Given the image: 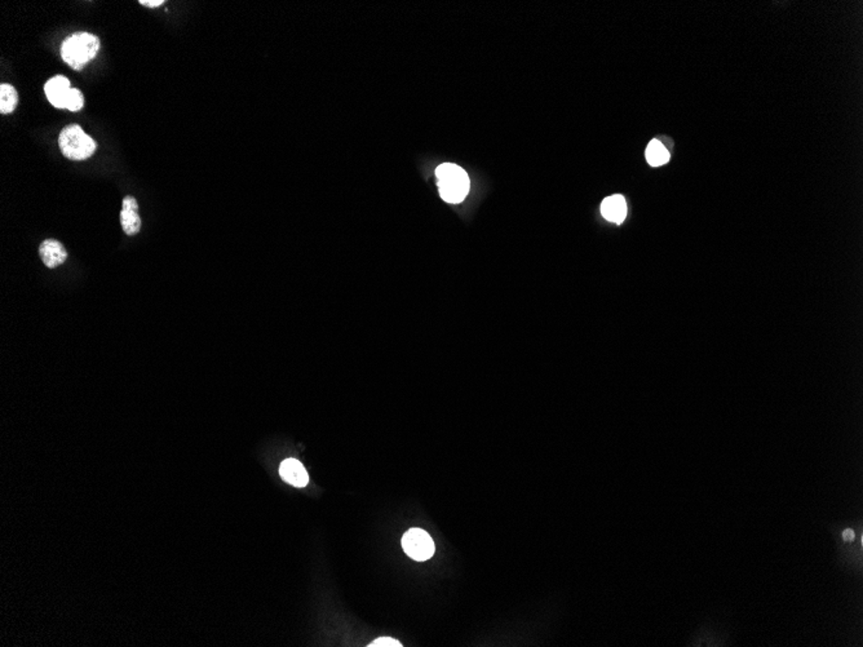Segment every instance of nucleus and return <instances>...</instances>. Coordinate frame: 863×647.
I'll list each match as a JSON object with an SVG mask.
<instances>
[{"instance_id":"1","label":"nucleus","mask_w":863,"mask_h":647,"mask_svg":"<svg viewBox=\"0 0 863 647\" xmlns=\"http://www.w3.org/2000/svg\"><path fill=\"white\" fill-rule=\"evenodd\" d=\"M100 47V39L97 36L91 33H75L67 36L63 42L61 58L65 64L80 72L97 56Z\"/></svg>"},{"instance_id":"2","label":"nucleus","mask_w":863,"mask_h":647,"mask_svg":"<svg viewBox=\"0 0 863 647\" xmlns=\"http://www.w3.org/2000/svg\"><path fill=\"white\" fill-rule=\"evenodd\" d=\"M438 189L447 203H460L470 192V178L457 164L445 163L435 171Z\"/></svg>"},{"instance_id":"3","label":"nucleus","mask_w":863,"mask_h":647,"mask_svg":"<svg viewBox=\"0 0 863 647\" xmlns=\"http://www.w3.org/2000/svg\"><path fill=\"white\" fill-rule=\"evenodd\" d=\"M58 145L64 157L70 161L88 159L97 149L92 137L87 135L78 124H70L61 131L58 136Z\"/></svg>"},{"instance_id":"4","label":"nucleus","mask_w":863,"mask_h":647,"mask_svg":"<svg viewBox=\"0 0 863 647\" xmlns=\"http://www.w3.org/2000/svg\"><path fill=\"white\" fill-rule=\"evenodd\" d=\"M402 548L415 561H427L435 555V543L429 533L421 528H411L402 538Z\"/></svg>"},{"instance_id":"5","label":"nucleus","mask_w":863,"mask_h":647,"mask_svg":"<svg viewBox=\"0 0 863 647\" xmlns=\"http://www.w3.org/2000/svg\"><path fill=\"white\" fill-rule=\"evenodd\" d=\"M70 91H72L70 80L63 75H56V77L50 78L44 86V92H45L47 99L56 109H65Z\"/></svg>"},{"instance_id":"6","label":"nucleus","mask_w":863,"mask_h":647,"mask_svg":"<svg viewBox=\"0 0 863 647\" xmlns=\"http://www.w3.org/2000/svg\"><path fill=\"white\" fill-rule=\"evenodd\" d=\"M121 225L126 234L132 236L141 229V219L139 216V203L134 197H126L123 200L121 211Z\"/></svg>"},{"instance_id":"7","label":"nucleus","mask_w":863,"mask_h":647,"mask_svg":"<svg viewBox=\"0 0 863 647\" xmlns=\"http://www.w3.org/2000/svg\"><path fill=\"white\" fill-rule=\"evenodd\" d=\"M279 474L283 481L295 487H304L309 482L307 469L296 459L283 460L279 467Z\"/></svg>"},{"instance_id":"8","label":"nucleus","mask_w":863,"mask_h":647,"mask_svg":"<svg viewBox=\"0 0 863 647\" xmlns=\"http://www.w3.org/2000/svg\"><path fill=\"white\" fill-rule=\"evenodd\" d=\"M39 256L42 257L47 268L55 269L66 261L67 251L64 244L56 239H45L39 247Z\"/></svg>"},{"instance_id":"9","label":"nucleus","mask_w":863,"mask_h":647,"mask_svg":"<svg viewBox=\"0 0 863 647\" xmlns=\"http://www.w3.org/2000/svg\"><path fill=\"white\" fill-rule=\"evenodd\" d=\"M601 214L607 221L622 224L627 216V203L622 195H612L605 198L601 205Z\"/></svg>"},{"instance_id":"10","label":"nucleus","mask_w":863,"mask_h":647,"mask_svg":"<svg viewBox=\"0 0 863 647\" xmlns=\"http://www.w3.org/2000/svg\"><path fill=\"white\" fill-rule=\"evenodd\" d=\"M646 161L650 165L659 167L670 161V153L659 140H653L646 148Z\"/></svg>"},{"instance_id":"11","label":"nucleus","mask_w":863,"mask_h":647,"mask_svg":"<svg viewBox=\"0 0 863 647\" xmlns=\"http://www.w3.org/2000/svg\"><path fill=\"white\" fill-rule=\"evenodd\" d=\"M18 105V93L16 91V88L11 85H1L0 86V113L1 114H11L16 110V107Z\"/></svg>"},{"instance_id":"12","label":"nucleus","mask_w":863,"mask_h":647,"mask_svg":"<svg viewBox=\"0 0 863 647\" xmlns=\"http://www.w3.org/2000/svg\"><path fill=\"white\" fill-rule=\"evenodd\" d=\"M85 105V97L83 93L80 92L78 88H72V91L69 93V97L66 101V107L65 109L70 110V112H79Z\"/></svg>"},{"instance_id":"13","label":"nucleus","mask_w":863,"mask_h":647,"mask_svg":"<svg viewBox=\"0 0 863 647\" xmlns=\"http://www.w3.org/2000/svg\"><path fill=\"white\" fill-rule=\"evenodd\" d=\"M369 647H402L400 641L394 640L391 637H379L375 641H372Z\"/></svg>"},{"instance_id":"14","label":"nucleus","mask_w":863,"mask_h":647,"mask_svg":"<svg viewBox=\"0 0 863 647\" xmlns=\"http://www.w3.org/2000/svg\"><path fill=\"white\" fill-rule=\"evenodd\" d=\"M140 4L143 7L157 8L164 4V0H140Z\"/></svg>"},{"instance_id":"15","label":"nucleus","mask_w":863,"mask_h":647,"mask_svg":"<svg viewBox=\"0 0 863 647\" xmlns=\"http://www.w3.org/2000/svg\"><path fill=\"white\" fill-rule=\"evenodd\" d=\"M842 540L847 541V543H852V541L856 540V533H854V530H850V528L844 530V531H842Z\"/></svg>"}]
</instances>
